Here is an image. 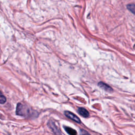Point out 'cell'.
Returning <instances> with one entry per match:
<instances>
[{
	"instance_id": "obj_7",
	"label": "cell",
	"mask_w": 135,
	"mask_h": 135,
	"mask_svg": "<svg viewBox=\"0 0 135 135\" xmlns=\"http://www.w3.org/2000/svg\"><path fill=\"white\" fill-rule=\"evenodd\" d=\"M6 99L5 96L1 95V97H0V103H1V104H4L6 102Z\"/></svg>"
},
{
	"instance_id": "obj_1",
	"label": "cell",
	"mask_w": 135,
	"mask_h": 135,
	"mask_svg": "<svg viewBox=\"0 0 135 135\" xmlns=\"http://www.w3.org/2000/svg\"><path fill=\"white\" fill-rule=\"evenodd\" d=\"M30 109L27 106L23 105L21 103H18L17 105L16 114L17 115L26 117L27 115H29Z\"/></svg>"
},
{
	"instance_id": "obj_8",
	"label": "cell",
	"mask_w": 135,
	"mask_h": 135,
	"mask_svg": "<svg viewBox=\"0 0 135 135\" xmlns=\"http://www.w3.org/2000/svg\"><path fill=\"white\" fill-rule=\"evenodd\" d=\"M80 135H90L89 133H88L86 130L84 129H80Z\"/></svg>"
},
{
	"instance_id": "obj_6",
	"label": "cell",
	"mask_w": 135,
	"mask_h": 135,
	"mask_svg": "<svg viewBox=\"0 0 135 135\" xmlns=\"http://www.w3.org/2000/svg\"><path fill=\"white\" fill-rule=\"evenodd\" d=\"M127 8L128 10L132 12L135 15V4H130L127 5Z\"/></svg>"
},
{
	"instance_id": "obj_4",
	"label": "cell",
	"mask_w": 135,
	"mask_h": 135,
	"mask_svg": "<svg viewBox=\"0 0 135 135\" xmlns=\"http://www.w3.org/2000/svg\"><path fill=\"white\" fill-rule=\"evenodd\" d=\"M98 86L100 87L101 88H102V89H104V90L107 91V92H112L113 91V89L111 88L108 85L106 84V83L102 82H100L98 83Z\"/></svg>"
},
{
	"instance_id": "obj_2",
	"label": "cell",
	"mask_w": 135,
	"mask_h": 135,
	"mask_svg": "<svg viewBox=\"0 0 135 135\" xmlns=\"http://www.w3.org/2000/svg\"><path fill=\"white\" fill-rule=\"evenodd\" d=\"M64 115L66 116L67 117L69 118V119H70L72 120L74 122H75L78 124H80L81 123V120L77 116L75 115L74 114L70 112V111H66L64 112Z\"/></svg>"
},
{
	"instance_id": "obj_3",
	"label": "cell",
	"mask_w": 135,
	"mask_h": 135,
	"mask_svg": "<svg viewBox=\"0 0 135 135\" xmlns=\"http://www.w3.org/2000/svg\"><path fill=\"white\" fill-rule=\"evenodd\" d=\"M78 112L82 117L85 118H88L89 116V113L88 111L84 108L80 107L78 109Z\"/></svg>"
},
{
	"instance_id": "obj_5",
	"label": "cell",
	"mask_w": 135,
	"mask_h": 135,
	"mask_svg": "<svg viewBox=\"0 0 135 135\" xmlns=\"http://www.w3.org/2000/svg\"><path fill=\"white\" fill-rule=\"evenodd\" d=\"M65 130H66V132L70 135H77V133L75 130L69 127H64Z\"/></svg>"
}]
</instances>
